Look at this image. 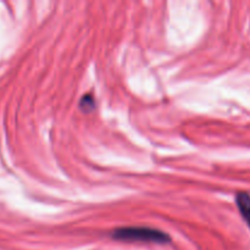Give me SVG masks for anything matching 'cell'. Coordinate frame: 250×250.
<instances>
[{
  "mask_svg": "<svg viewBox=\"0 0 250 250\" xmlns=\"http://www.w3.org/2000/svg\"><path fill=\"white\" fill-rule=\"evenodd\" d=\"M80 107L84 112L93 111L95 107V102L94 99H93L92 95H84V97L82 98V100L80 102Z\"/></svg>",
  "mask_w": 250,
  "mask_h": 250,
  "instance_id": "cell-3",
  "label": "cell"
},
{
  "mask_svg": "<svg viewBox=\"0 0 250 250\" xmlns=\"http://www.w3.org/2000/svg\"><path fill=\"white\" fill-rule=\"evenodd\" d=\"M111 237L122 242H142V243L166 244L171 241L170 236L160 229L144 226L120 227L112 232Z\"/></svg>",
  "mask_w": 250,
  "mask_h": 250,
  "instance_id": "cell-1",
  "label": "cell"
},
{
  "mask_svg": "<svg viewBox=\"0 0 250 250\" xmlns=\"http://www.w3.org/2000/svg\"><path fill=\"white\" fill-rule=\"evenodd\" d=\"M236 204L241 212L242 217L247 222L250 229V194L248 193H238L236 197Z\"/></svg>",
  "mask_w": 250,
  "mask_h": 250,
  "instance_id": "cell-2",
  "label": "cell"
}]
</instances>
